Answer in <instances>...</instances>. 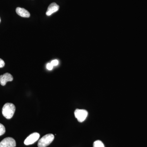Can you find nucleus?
<instances>
[{"label": "nucleus", "instance_id": "f257e3e1", "mask_svg": "<svg viewBox=\"0 0 147 147\" xmlns=\"http://www.w3.org/2000/svg\"><path fill=\"white\" fill-rule=\"evenodd\" d=\"M16 108L13 103H6L4 105L2 108L3 116L7 119H11L15 113Z\"/></svg>", "mask_w": 147, "mask_h": 147}, {"label": "nucleus", "instance_id": "f03ea898", "mask_svg": "<svg viewBox=\"0 0 147 147\" xmlns=\"http://www.w3.org/2000/svg\"><path fill=\"white\" fill-rule=\"evenodd\" d=\"M55 137L53 134H47L41 138L38 142V147H46L53 142Z\"/></svg>", "mask_w": 147, "mask_h": 147}, {"label": "nucleus", "instance_id": "7ed1b4c3", "mask_svg": "<svg viewBox=\"0 0 147 147\" xmlns=\"http://www.w3.org/2000/svg\"><path fill=\"white\" fill-rule=\"evenodd\" d=\"M74 115L79 122H83L86 119L88 115L87 110L83 109H76L74 111Z\"/></svg>", "mask_w": 147, "mask_h": 147}, {"label": "nucleus", "instance_id": "20e7f679", "mask_svg": "<svg viewBox=\"0 0 147 147\" xmlns=\"http://www.w3.org/2000/svg\"><path fill=\"white\" fill-rule=\"evenodd\" d=\"M15 140L11 137H7L0 142V147H16Z\"/></svg>", "mask_w": 147, "mask_h": 147}, {"label": "nucleus", "instance_id": "39448f33", "mask_svg": "<svg viewBox=\"0 0 147 147\" xmlns=\"http://www.w3.org/2000/svg\"><path fill=\"white\" fill-rule=\"evenodd\" d=\"M40 137L39 133L37 132H34L29 135L24 141V144L26 145H30L34 144L36 142Z\"/></svg>", "mask_w": 147, "mask_h": 147}, {"label": "nucleus", "instance_id": "423d86ee", "mask_svg": "<svg viewBox=\"0 0 147 147\" xmlns=\"http://www.w3.org/2000/svg\"><path fill=\"white\" fill-rule=\"evenodd\" d=\"M13 80V76L9 73H6L0 76V84L2 86H5L7 82H11Z\"/></svg>", "mask_w": 147, "mask_h": 147}, {"label": "nucleus", "instance_id": "0eeeda50", "mask_svg": "<svg viewBox=\"0 0 147 147\" xmlns=\"http://www.w3.org/2000/svg\"><path fill=\"white\" fill-rule=\"evenodd\" d=\"M59 6L55 3H52L48 6L46 14L47 16H49L52 15L53 13L57 12L59 10Z\"/></svg>", "mask_w": 147, "mask_h": 147}, {"label": "nucleus", "instance_id": "6e6552de", "mask_svg": "<svg viewBox=\"0 0 147 147\" xmlns=\"http://www.w3.org/2000/svg\"><path fill=\"white\" fill-rule=\"evenodd\" d=\"M16 11L17 14L22 17L28 18L30 16V14L29 11L24 8L19 7H17L16 9Z\"/></svg>", "mask_w": 147, "mask_h": 147}, {"label": "nucleus", "instance_id": "1a4fd4ad", "mask_svg": "<svg viewBox=\"0 0 147 147\" xmlns=\"http://www.w3.org/2000/svg\"><path fill=\"white\" fill-rule=\"evenodd\" d=\"M93 147H105V146L101 141L97 140L94 142Z\"/></svg>", "mask_w": 147, "mask_h": 147}, {"label": "nucleus", "instance_id": "9d476101", "mask_svg": "<svg viewBox=\"0 0 147 147\" xmlns=\"http://www.w3.org/2000/svg\"><path fill=\"white\" fill-rule=\"evenodd\" d=\"M5 132V126L2 124L0 123V136H2Z\"/></svg>", "mask_w": 147, "mask_h": 147}, {"label": "nucleus", "instance_id": "9b49d317", "mask_svg": "<svg viewBox=\"0 0 147 147\" xmlns=\"http://www.w3.org/2000/svg\"><path fill=\"white\" fill-rule=\"evenodd\" d=\"M51 64L54 66H57L59 64V61L57 60H54L52 61L51 62Z\"/></svg>", "mask_w": 147, "mask_h": 147}, {"label": "nucleus", "instance_id": "f8f14e48", "mask_svg": "<svg viewBox=\"0 0 147 147\" xmlns=\"http://www.w3.org/2000/svg\"><path fill=\"white\" fill-rule=\"evenodd\" d=\"M46 67L48 70H51L53 69V66L51 64V63H47L46 65Z\"/></svg>", "mask_w": 147, "mask_h": 147}, {"label": "nucleus", "instance_id": "ddd939ff", "mask_svg": "<svg viewBox=\"0 0 147 147\" xmlns=\"http://www.w3.org/2000/svg\"><path fill=\"white\" fill-rule=\"evenodd\" d=\"M5 65L4 61L2 59H0V68H2Z\"/></svg>", "mask_w": 147, "mask_h": 147}, {"label": "nucleus", "instance_id": "4468645a", "mask_svg": "<svg viewBox=\"0 0 147 147\" xmlns=\"http://www.w3.org/2000/svg\"><path fill=\"white\" fill-rule=\"evenodd\" d=\"M1 18H0V23H1Z\"/></svg>", "mask_w": 147, "mask_h": 147}]
</instances>
